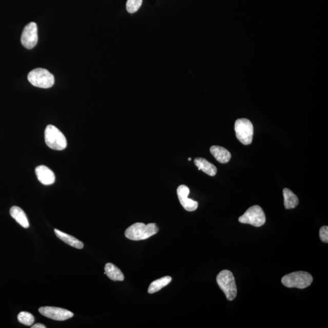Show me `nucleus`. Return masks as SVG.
Listing matches in <instances>:
<instances>
[{"mask_svg":"<svg viewBox=\"0 0 328 328\" xmlns=\"http://www.w3.org/2000/svg\"><path fill=\"white\" fill-rule=\"evenodd\" d=\"M217 281L219 287L224 292L228 300L233 301L236 298L237 287L231 272L228 270L221 271L217 277Z\"/></svg>","mask_w":328,"mask_h":328,"instance_id":"nucleus-3","label":"nucleus"},{"mask_svg":"<svg viewBox=\"0 0 328 328\" xmlns=\"http://www.w3.org/2000/svg\"><path fill=\"white\" fill-rule=\"evenodd\" d=\"M313 278L306 272L298 271L284 276L281 279L284 286L289 288L305 289L312 284Z\"/></svg>","mask_w":328,"mask_h":328,"instance_id":"nucleus-2","label":"nucleus"},{"mask_svg":"<svg viewBox=\"0 0 328 328\" xmlns=\"http://www.w3.org/2000/svg\"><path fill=\"white\" fill-rule=\"evenodd\" d=\"M284 204L286 209H293L299 204V198L289 188H285L283 191Z\"/></svg>","mask_w":328,"mask_h":328,"instance_id":"nucleus-17","label":"nucleus"},{"mask_svg":"<svg viewBox=\"0 0 328 328\" xmlns=\"http://www.w3.org/2000/svg\"><path fill=\"white\" fill-rule=\"evenodd\" d=\"M10 214L21 226L25 228L29 227V223L27 217L21 208L14 206L10 209Z\"/></svg>","mask_w":328,"mask_h":328,"instance_id":"nucleus-15","label":"nucleus"},{"mask_svg":"<svg viewBox=\"0 0 328 328\" xmlns=\"http://www.w3.org/2000/svg\"><path fill=\"white\" fill-rule=\"evenodd\" d=\"M238 220L241 223L253 225L255 227H261L266 223V215L262 208L259 205H254L248 208Z\"/></svg>","mask_w":328,"mask_h":328,"instance_id":"nucleus-7","label":"nucleus"},{"mask_svg":"<svg viewBox=\"0 0 328 328\" xmlns=\"http://www.w3.org/2000/svg\"><path fill=\"white\" fill-rule=\"evenodd\" d=\"M188 161H191V158H188Z\"/></svg>","mask_w":328,"mask_h":328,"instance_id":"nucleus-23","label":"nucleus"},{"mask_svg":"<svg viewBox=\"0 0 328 328\" xmlns=\"http://www.w3.org/2000/svg\"><path fill=\"white\" fill-rule=\"evenodd\" d=\"M190 194V189L186 185H181L177 189L179 200L182 206L188 211H194L197 209L198 203L188 198Z\"/></svg>","mask_w":328,"mask_h":328,"instance_id":"nucleus-10","label":"nucleus"},{"mask_svg":"<svg viewBox=\"0 0 328 328\" xmlns=\"http://www.w3.org/2000/svg\"><path fill=\"white\" fill-rule=\"evenodd\" d=\"M46 326L44 324L41 323H36L34 325L32 326V328H46Z\"/></svg>","mask_w":328,"mask_h":328,"instance_id":"nucleus-22","label":"nucleus"},{"mask_svg":"<svg viewBox=\"0 0 328 328\" xmlns=\"http://www.w3.org/2000/svg\"><path fill=\"white\" fill-rule=\"evenodd\" d=\"M39 313L43 316L57 321H64L71 319L74 316V314L68 310L62 308L45 306L39 309Z\"/></svg>","mask_w":328,"mask_h":328,"instance_id":"nucleus-9","label":"nucleus"},{"mask_svg":"<svg viewBox=\"0 0 328 328\" xmlns=\"http://www.w3.org/2000/svg\"><path fill=\"white\" fill-rule=\"evenodd\" d=\"M35 173L42 184L50 185L54 183L55 177L54 172L45 165H40L36 167Z\"/></svg>","mask_w":328,"mask_h":328,"instance_id":"nucleus-11","label":"nucleus"},{"mask_svg":"<svg viewBox=\"0 0 328 328\" xmlns=\"http://www.w3.org/2000/svg\"><path fill=\"white\" fill-rule=\"evenodd\" d=\"M28 79L33 86L41 88H51L55 82L54 75L44 68L33 69L29 73Z\"/></svg>","mask_w":328,"mask_h":328,"instance_id":"nucleus-5","label":"nucleus"},{"mask_svg":"<svg viewBox=\"0 0 328 328\" xmlns=\"http://www.w3.org/2000/svg\"><path fill=\"white\" fill-rule=\"evenodd\" d=\"M237 138L241 143L247 145L252 143L254 137V126L247 119H237L235 124Z\"/></svg>","mask_w":328,"mask_h":328,"instance_id":"nucleus-6","label":"nucleus"},{"mask_svg":"<svg viewBox=\"0 0 328 328\" xmlns=\"http://www.w3.org/2000/svg\"><path fill=\"white\" fill-rule=\"evenodd\" d=\"M104 274L112 281H122L124 280L125 277L122 271L114 264L110 263L105 265Z\"/></svg>","mask_w":328,"mask_h":328,"instance_id":"nucleus-16","label":"nucleus"},{"mask_svg":"<svg viewBox=\"0 0 328 328\" xmlns=\"http://www.w3.org/2000/svg\"><path fill=\"white\" fill-rule=\"evenodd\" d=\"M37 25L34 22H31L23 29L21 37L22 44L28 49L34 48L38 42Z\"/></svg>","mask_w":328,"mask_h":328,"instance_id":"nucleus-8","label":"nucleus"},{"mask_svg":"<svg viewBox=\"0 0 328 328\" xmlns=\"http://www.w3.org/2000/svg\"><path fill=\"white\" fill-rule=\"evenodd\" d=\"M195 165L198 168L199 170H202L210 177H214L217 175V168L214 164L210 163L205 159L203 158H195L194 160Z\"/></svg>","mask_w":328,"mask_h":328,"instance_id":"nucleus-13","label":"nucleus"},{"mask_svg":"<svg viewBox=\"0 0 328 328\" xmlns=\"http://www.w3.org/2000/svg\"><path fill=\"white\" fill-rule=\"evenodd\" d=\"M142 4V0H128L127 10L130 14L137 12Z\"/></svg>","mask_w":328,"mask_h":328,"instance_id":"nucleus-20","label":"nucleus"},{"mask_svg":"<svg viewBox=\"0 0 328 328\" xmlns=\"http://www.w3.org/2000/svg\"><path fill=\"white\" fill-rule=\"evenodd\" d=\"M210 151L214 158L221 164H226L230 160L231 153L227 149L223 147L217 145L212 146Z\"/></svg>","mask_w":328,"mask_h":328,"instance_id":"nucleus-12","label":"nucleus"},{"mask_svg":"<svg viewBox=\"0 0 328 328\" xmlns=\"http://www.w3.org/2000/svg\"><path fill=\"white\" fill-rule=\"evenodd\" d=\"M54 231L56 236H57L60 240L64 241V243L69 245V246L78 248V249H82V248L84 247V243L78 240L77 238L71 236V235L62 233V231L57 229H55Z\"/></svg>","mask_w":328,"mask_h":328,"instance_id":"nucleus-14","label":"nucleus"},{"mask_svg":"<svg viewBox=\"0 0 328 328\" xmlns=\"http://www.w3.org/2000/svg\"><path fill=\"white\" fill-rule=\"evenodd\" d=\"M320 238L321 241L323 243H328V227L324 226L321 227L320 229Z\"/></svg>","mask_w":328,"mask_h":328,"instance_id":"nucleus-21","label":"nucleus"},{"mask_svg":"<svg viewBox=\"0 0 328 328\" xmlns=\"http://www.w3.org/2000/svg\"><path fill=\"white\" fill-rule=\"evenodd\" d=\"M171 280L172 278L171 277L166 276L153 281L148 287V293L149 294L157 293V292L162 290V288L170 284Z\"/></svg>","mask_w":328,"mask_h":328,"instance_id":"nucleus-18","label":"nucleus"},{"mask_svg":"<svg viewBox=\"0 0 328 328\" xmlns=\"http://www.w3.org/2000/svg\"><path fill=\"white\" fill-rule=\"evenodd\" d=\"M159 230V227L155 223L146 225L142 223H137L127 228L125 235L129 240H144L157 234Z\"/></svg>","mask_w":328,"mask_h":328,"instance_id":"nucleus-1","label":"nucleus"},{"mask_svg":"<svg viewBox=\"0 0 328 328\" xmlns=\"http://www.w3.org/2000/svg\"><path fill=\"white\" fill-rule=\"evenodd\" d=\"M18 320L26 326H31L34 323L35 319L31 313L21 312L18 315Z\"/></svg>","mask_w":328,"mask_h":328,"instance_id":"nucleus-19","label":"nucleus"},{"mask_svg":"<svg viewBox=\"0 0 328 328\" xmlns=\"http://www.w3.org/2000/svg\"><path fill=\"white\" fill-rule=\"evenodd\" d=\"M45 139L46 145L52 150H64L67 147L65 135L54 125H49L46 128Z\"/></svg>","mask_w":328,"mask_h":328,"instance_id":"nucleus-4","label":"nucleus"}]
</instances>
